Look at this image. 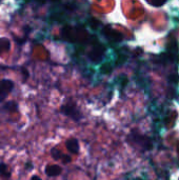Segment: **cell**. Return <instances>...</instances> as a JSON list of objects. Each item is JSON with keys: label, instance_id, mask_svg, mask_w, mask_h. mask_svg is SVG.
I'll use <instances>...</instances> for the list:
<instances>
[{"label": "cell", "instance_id": "obj_7", "mask_svg": "<svg viewBox=\"0 0 179 180\" xmlns=\"http://www.w3.org/2000/svg\"><path fill=\"white\" fill-rule=\"evenodd\" d=\"M51 156L53 157L54 160H61L62 157L64 156V154L61 152L59 148H53L51 150Z\"/></svg>", "mask_w": 179, "mask_h": 180}, {"label": "cell", "instance_id": "obj_13", "mask_svg": "<svg viewBox=\"0 0 179 180\" xmlns=\"http://www.w3.org/2000/svg\"><path fill=\"white\" fill-rule=\"evenodd\" d=\"M2 54V51H1V49H0V55H1Z\"/></svg>", "mask_w": 179, "mask_h": 180}, {"label": "cell", "instance_id": "obj_3", "mask_svg": "<svg viewBox=\"0 0 179 180\" xmlns=\"http://www.w3.org/2000/svg\"><path fill=\"white\" fill-rule=\"evenodd\" d=\"M66 147L70 153L74 154V155H78L80 151V144L78 139L76 138H69L66 141Z\"/></svg>", "mask_w": 179, "mask_h": 180}, {"label": "cell", "instance_id": "obj_2", "mask_svg": "<svg viewBox=\"0 0 179 180\" xmlns=\"http://www.w3.org/2000/svg\"><path fill=\"white\" fill-rule=\"evenodd\" d=\"M14 81L10 79H2L0 80V103L3 102L7 98V96L12 93L14 90Z\"/></svg>", "mask_w": 179, "mask_h": 180}, {"label": "cell", "instance_id": "obj_5", "mask_svg": "<svg viewBox=\"0 0 179 180\" xmlns=\"http://www.w3.org/2000/svg\"><path fill=\"white\" fill-rule=\"evenodd\" d=\"M18 109H19V105H18V103L15 100L7 101L3 105V108H2V109L10 112V113H16V112H18Z\"/></svg>", "mask_w": 179, "mask_h": 180}, {"label": "cell", "instance_id": "obj_6", "mask_svg": "<svg viewBox=\"0 0 179 180\" xmlns=\"http://www.w3.org/2000/svg\"><path fill=\"white\" fill-rule=\"evenodd\" d=\"M0 49L2 53H7L11 49V40L6 37L0 38Z\"/></svg>", "mask_w": 179, "mask_h": 180}, {"label": "cell", "instance_id": "obj_4", "mask_svg": "<svg viewBox=\"0 0 179 180\" xmlns=\"http://www.w3.org/2000/svg\"><path fill=\"white\" fill-rule=\"evenodd\" d=\"M45 174L48 175L49 177H56L58 175L61 174L62 168L57 164H49V165L45 166Z\"/></svg>", "mask_w": 179, "mask_h": 180}, {"label": "cell", "instance_id": "obj_12", "mask_svg": "<svg viewBox=\"0 0 179 180\" xmlns=\"http://www.w3.org/2000/svg\"><path fill=\"white\" fill-rule=\"evenodd\" d=\"M31 180H42V179H41L39 176H37V175H33V176L31 177Z\"/></svg>", "mask_w": 179, "mask_h": 180}, {"label": "cell", "instance_id": "obj_8", "mask_svg": "<svg viewBox=\"0 0 179 180\" xmlns=\"http://www.w3.org/2000/svg\"><path fill=\"white\" fill-rule=\"evenodd\" d=\"M4 176H6V178H10L11 173L9 172V166H7L6 163L0 162V177H4Z\"/></svg>", "mask_w": 179, "mask_h": 180}, {"label": "cell", "instance_id": "obj_1", "mask_svg": "<svg viewBox=\"0 0 179 180\" xmlns=\"http://www.w3.org/2000/svg\"><path fill=\"white\" fill-rule=\"evenodd\" d=\"M59 112H60L62 115H64V116H66V117H69V118H71L72 120H74V121H80V120L83 118V115H82L81 112L79 111V109L72 102L62 104L60 106V109H59Z\"/></svg>", "mask_w": 179, "mask_h": 180}, {"label": "cell", "instance_id": "obj_9", "mask_svg": "<svg viewBox=\"0 0 179 180\" xmlns=\"http://www.w3.org/2000/svg\"><path fill=\"white\" fill-rule=\"evenodd\" d=\"M21 72L23 74V81H27V80L28 79V76H30V74H28V71L25 67H22L21 69Z\"/></svg>", "mask_w": 179, "mask_h": 180}, {"label": "cell", "instance_id": "obj_11", "mask_svg": "<svg viewBox=\"0 0 179 180\" xmlns=\"http://www.w3.org/2000/svg\"><path fill=\"white\" fill-rule=\"evenodd\" d=\"M33 168H34V164L32 162L28 161V162L25 163V169H28V171H32Z\"/></svg>", "mask_w": 179, "mask_h": 180}, {"label": "cell", "instance_id": "obj_10", "mask_svg": "<svg viewBox=\"0 0 179 180\" xmlns=\"http://www.w3.org/2000/svg\"><path fill=\"white\" fill-rule=\"evenodd\" d=\"M61 161H62V162H63L64 164H66V163H70V162H71V161H72V158H71V156L66 155V154H64V156L62 157Z\"/></svg>", "mask_w": 179, "mask_h": 180}]
</instances>
